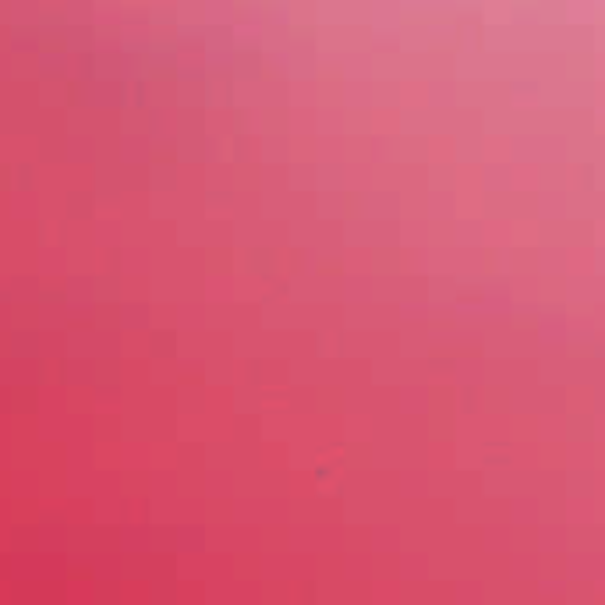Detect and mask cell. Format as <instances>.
Returning <instances> with one entry per match:
<instances>
[{
  "label": "cell",
  "instance_id": "obj_1",
  "mask_svg": "<svg viewBox=\"0 0 605 605\" xmlns=\"http://www.w3.org/2000/svg\"><path fill=\"white\" fill-rule=\"evenodd\" d=\"M124 510H128V517H131V524H138V520H134V517H138V513H142V517H145V513H149V506H145V503H142V506H138V503H128Z\"/></svg>",
  "mask_w": 605,
  "mask_h": 605
}]
</instances>
